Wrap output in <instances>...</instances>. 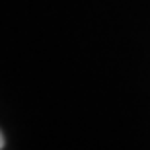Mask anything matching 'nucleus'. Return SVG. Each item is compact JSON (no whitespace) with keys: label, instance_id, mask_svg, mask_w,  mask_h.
I'll use <instances>...</instances> for the list:
<instances>
[{"label":"nucleus","instance_id":"f257e3e1","mask_svg":"<svg viewBox=\"0 0 150 150\" xmlns=\"http://www.w3.org/2000/svg\"><path fill=\"white\" fill-rule=\"evenodd\" d=\"M4 148V137H2V133H0V150Z\"/></svg>","mask_w":150,"mask_h":150}]
</instances>
